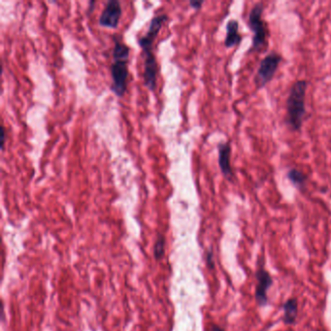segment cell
I'll return each instance as SVG.
<instances>
[{
  "mask_svg": "<svg viewBox=\"0 0 331 331\" xmlns=\"http://www.w3.org/2000/svg\"><path fill=\"white\" fill-rule=\"evenodd\" d=\"M113 63L111 65V91L118 97L126 93L128 80V57L130 48L119 39H114Z\"/></svg>",
  "mask_w": 331,
  "mask_h": 331,
  "instance_id": "obj_1",
  "label": "cell"
},
{
  "mask_svg": "<svg viewBox=\"0 0 331 331\" xmlns=\"http://www.w3.org/2000/svg\"><path fill=\"white\" fill-rule=\"evenodd\" d=\"M307 82L298 80L292 85L289 97L287 99V118L286 121L292 131H300L306 115L305 98Z\"/></svg>",
  "mask_w": 331,
  "mask_h": 331,
  "instance_id": "obj_2",
  "label": "cell"
},
{
  "mask_svg": "<svg viewBox=\"0 0 331 331\" xmlns=\"http://www.w3.org/2000/svg\"><path fill=\"white\" fill-rule=\"evenodd\" d=\"M263 4L262 3H256L249 14V27L253 32V38H252V50L258 51L266 43V25L263 21L262 15H263Z\"/></svg>",
  "mask_w": 331,
  "mask_h": 331,
  "instance_id": "obj_3",
  "label": "cell"
},
{
  "mask_svg": "<svg viewBox=\"0 0 331 331\" xmlns=\"http://www.w3.org/2000/svg\"><path fill=\"white\" fill-rule=\"evenodd\" d=\"M281 61L282 56L277 53H270L265 56L259 64L254 78V83L257 88H263L266 84L273 79Z\"/></svg>",
  "mask_w": 331,
  "mask_h": 331,
  "instance_id": "obj_4",
  "label": "cell"
},
{
  "mask_svg": "<svg viewBox=\"0 0 331 331\" xmlns=\"http://www.w3.org/2000/svg\"><path fill=\"white\" fill-rule=\"evenodd\" d=\"M167 21H168V16L166 14H160L158 16H155L152 19L146 34L143 35L142 37H140L138 40V43H139L143 53L148 52V51H153L154 42L157 38L161 27H163V25Z\"/></svg>",
  "mask_w": 331,
  "mask_h": 331,
  "instance_id": "obj_5",
  "label": "cell"
},
{
  "mask_svg": "<svg viewBox=\"0 0 331 331\" xmlns=\"http://www.w3.org/2000/svg\"><path fill=\"white\" fill-rule=\"evenodd\" d=\"M121 14L122 9L119 1L110 0L107 2L102 13L100 15L98 23L101 27L115 29L119 26Z\"/></svg>",
  "mask_w": 331,
  "mask_h": 331,
  "instance_id": "obj_6",
  "label": "cell"
},
{
  "mask_svg": "<svg viewBox=\"0 0 331 331\" xmlns=\"http://www.w3.org/2000/svg\"><path fill=\"white\" fill-rule=\"evenodd\" d=\"M143 53L145 56L144 72H143L144 84L151 92H154L157 88L159 65L153 51H148Z\"/></svg>",
  "mask_w": 331,
  "mask_h": 331,
  "instance_id": "obj_7",
  "label": "cell"
},
{
  "mask_svg": "<svg viewBox=\"0 0 331 331\" xmlns=\"http://www.w3.org/2000/svg\"><path fill=\"white\" fill-rule=\"evenodd\" d=\"M257 285L255 288V300L258 306L265 307L268 304L267 291L273 284V279L263 268H259L256 272Z\"/></svg>",
  "mask_w": 331,
  "mask_h": 331,
  "instance_id": "obj_8",
  "label": "cell"
},
{
  "mask_svg": "<svg viewBox=\"0 0 331 331\" xmlns=\"http://www.w3.org/2000/svg\"><path fill=\"white\" fill-rule=\"evenodd\" d=\"M219 152V166L220 169L227 180H231L233 177V171L230 163L231 158V146L228 142L220 143L218 146Z\"/></svg>",
  "mask_w": 331,
  "mask_h": 331,
  "instance_id": "obj_9",
  "label": "cell"
},
{
  "mask_svg": "<svg viewBox=\"0 0 331 331\" xmlns=\"http://www.w3.org/2000/svg\"><path fill=\"white\" fill-rule=\"evenodd\" d=\"M242 40L239 33V23L236 20H230L226 24V36L225 45L226 48H232L238 46Z\"/></svg>",
  "mask_w": 331,
  "mask_h": 331,
  "instance_id": "obj_10",
  "label": "cell"
},
{
  "mask_svg": "<svg viewBox=\"0 0 331 331\" xmlns=\"http://www.w3.org/2000/svg\"><path fill=\"white\" fill-rule=\"evenodd\" d=\"M284 310V322L286 324H293L297 318L298 313V303L295 298L287 300L283 305Z\"/></svg>",
  "mask_w": 331,
  "mask_h": 331,
  "instance_id": "obj_11",
  "label": "cell"
},
{
  "mask_svg": "<svg viewBox=\"0 0 331 331\" xmlns=\"http://www.w3.org/2000/svg\"><path fill=\"white\" fill-rule=\"evenodd\" d=\"M287 177L295 187H297V188L304 187L306 181H307V176L302 171L292 168L287 174Z\"/></svg>",
  "mask_w": 331,
  "mask_h": 331,
  "instance_id": "obj_12",
  "label": "cell"
},
{
  "mask_svg": "<svg viewBox=\"0 0 331 331\" xmlns=\"http://www.w3.org/2000/svg\"><path fill=\"white\" fill-rule=\"evenodd\" d=\"M164 250H165V239H164L163 236H159V238H158V240L155 243V247H154L155 257L158 260L163 256Z\"/></svg>",
  "mask_w": 331,
  "mask_h": 331,
  "instance_id": "obj_13",
  "label": "cell"
},
{
  "mask_svg": "<svg viewBox=\"0 0 331 331\" xmlns=\"http://www.w3.org/2000/svg\"><path fill=\"white\" fill-rule=\"evenodd\" d=\"M6 141V131L3 125H1V150H4V145Z\"/></svg>",
  "mask_w": 331,
  "mask_h": 331,
  "instance_id": "obj_14",
  "label": "cell"
},
{
  "mask_svg": "<svg viewBox=\"0 0 331 331\" xmlns=\"http://www.w3.org/2000/svg\"><path fill=\"white\" fill-rule=\"evenodd\" d=\"M203 5V1H190L189 6L195 10H199Z\"/></svg>",
  "mask_w": 331,
  "mask_h": 331,
  "instance_id": "obj_15",
  "label": "cell"
},
{
  "mask_svg": "<svg viewBox=\"0 0 331 331\" xmlns=\"http://www.w3.org/2000/svg\"><path fill=\"white\" fill-rule=\"evenodd\" d=\"M207 264L210 267V268H213L214 267V257H213V252H207Z\"/></svg>",
  "mask_w": 331,
  "mask_h": 331,
  "instance_id": "obj_16",
  "label": "cell"
},
{
  "mask_svg": "<svg viewBox=\"0 0 331 331\" xmlns=\"http://www.w3.org/2000/svg\"><path fill=\"white\" fill-rule=\"evenodd\" d=\"M211 331H225L221 326L219 325H216V324H213L212 328H211Z\"/></svg>",
  "mask_w": 331,
  "mask_h": 331,
  "instance_id": "obj_17",
  "label": "cell"
}]
</instances>
